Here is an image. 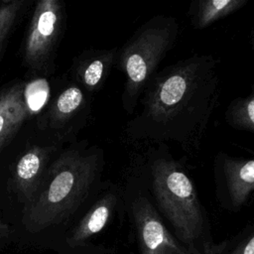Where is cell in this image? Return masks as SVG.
Returning <instances> with one entry per match:
<instances>
[{"mask_svg":"<svg viewBox=\"0 0 254 254\" xmlns=\"http://www.w3.org/2000/svg\"><path fill=\"white\" fill-rule=\"evenodd\" d=\"M220 59L192 55L158 70L140 97L141 111L127 121L132 142H176L195 153L220 100Z\"/></svg>","mask_w":254,"mask_h":254,"instance_id":"1","label":"cell"},{"mask_svg":"<svg viewBox=\"0 0 254 254\" xmlns=\"http://www.w3.org/2000/svg\"><path fill=\"white\" fill-rule=\"evenodd\" d=\"M160 211L172 224L179 240L189 249L215 251L204 242L205 222L194 186L166 143H149L143 155Z\"/></svg>","mask_w":254,"mask_h":254,"instance_id":"2","label":"cell"},{"mask_svg":"<svg viewBox=\"0 0 254 254\" xmlns=\"http://www.w3.org/2000/svg\"><path fill=\"white\" fill-rule=\"evenodd\" d=\"M100 163L101 154L96 148L63 153L52 164L41 192L26 204V228L37 232L68 218L87 196Z\"/></svg>","mask_w":254,"mask_h":254,"instance_id":"3","label":"cell"},{"mask_svg":"<svg viewBox=\"0 0 254 254\" xmlns=\"http://www.w3.org/2000/svg\"><path fill=\"white\" fill-rule=\"evenodd\" d=\"M180 36L176 17L157 14L140 25L119 48L116 67L124 75L123 110L134 114L145 86Z\"/></svg>","mask_w":254,"mask_h":254,"instance_id":"4","label":"cell"},{"mask_svg":"<svg viewBox=\"0 0 254 254\" xmlns=\"http://www.w3.org/2000/svg\"><path fill=\"white\" fill-rule=\"evenodd\" d=\"M62 19L61 0H37L24 48V62L30 68L40 70L47 64Z\"/></svg>","mask_w":254,"mask_h":254,"instance_id":"5","label":"cell"},{"mask_svg":"<svg viewBox=\"0 0 254 254\" xmlns=\"http://www.w3.org/2000/svg\"><path fill=\"white\" fill-rule=\"evenodd\" d=\"M132 214L141 254H185L181 245L170 233L152 203L138 197L132 203Z\"/></svg>","mask_w":254,"mask_h":254,"instance_id":"6","label":"cell"},{"mask_svg":"<svg viewBox=\"0 0 254 254\" xmlns=\"http://www.w3.org/2000/svg\"><path fill=\"white\" fill-rule=\"evenodd\" d=\"M215 166L222 174L232 205L240 207L254 192V156L240 158L221 153L216 156Z\"/></svg>","mask_w":254,"mask_h":254,"instance_id":"7","label":"cell"},{"mask_svg":"<svg viewBox=\"0 0 254 254\" xmlns=\"http://www.w3.org/2000/svg\"><path fill=\"white\" fill-rule=\"evenodd\" d=\"M48 158L47 149L34 146L27 150L16 164L13 173V185L19 197L26 204L37 193Z\"/></svg>","mask_w":254,"mask_h":254,"instance_id":"8","label":"cell"},{"mask_svg":"<svg viewBox=\"0 0 254 254\" xmlns=\"http://www.w3.org/2000/svg\"><path fill=\"white\" fill-rule=\"evenodd\" d=\"M29 114V103L20 83L0 93V151L16 134Z\"/></svg>","mask_w":254,"mask_h":254,"instance_id":"9","label":"cell"},{"mask_svg":"<svg viewBox=\"0 0 254 254\" xmlns=\"http://www.w3.org/2000/svg\"><path fill=\"white\" fill-rule=\"evenodd\" d=\"M119 48L88 52L77 66V77L89 92L97 91L106 81L116 64Z\"/></svg>","mask_w":254,"mask_h":254,"instance_id":"10","label":"cell"},{"mask_svg":"<svg viewBox=\"0 0 254 254\" xmlns=\"http://www.w3.org/2000/svg\"><path fill=\"white\" fill-rule=\"evenodd\" d=\"M115 203L116 196L113 193L105 194L98 199L68 236V245L72 248L79 246L91 236L100 232L108 223Z\"/></svg>","mask_w":254,"mask_h":254,"instance_id":"11","label":"cell"},{"mask_svg":"<svg viewBox=\"0 0 254 254\" xmlns=\"http://www.w3.org/2000/svg\"><path fill=\"white\" fill-rule=\"evenodd\" d=\"M248 0H190L187 15L194 30H203L241 9Z\"/></svg>","mask_w":254,"mask_h":254,"instance_id":"12","label":"cell"},{"mask_svg":"<svg viewBox=\"0 0 254 254\" xmlns=\"http://www.w3.org/2000/svg\"><path fill=\"white\" fill-rule=\"evenodd\" d=\"M87 106V99L83 90L71 85L63 90L50 111V122L52 126L58 127L71 119L76 114L84 111Z\"/></svg>","mask_w":254,"mask_h":254,"instance_id":"13","label":"cell"},{"mask_svg":"<svg viewBox=\"0 0 254 254\" xmlns=\"http://www.w3.org/2000/svg\"><path fill=\"white\" fill-rule=\"evenodd\" d=\"M224 119L229 127L254 134V83L246 96L235 97L229 102Z\"/></svg>","mask_w":254,"mask_h":254,"instance_id":"14","label":"cell"},{"mask_svg":"<svg viewBox=\"0 0 254 254\" xmlns=\"http://www.w3.org/2000/svg\"><path fill=\"white\" fill-rule=\"evenodd\" d=\"M23 0H18L9 4L0 5V51L16 17L21 9Z\"/></svg>","mask_w":254,"mask_h":254,"instance_id":"15","label":"cell"},{"mask_svg":"<svg viewBox=\"0 0 254 254\" xmlns=\"http://www.w3.org/2000/svg\"><path fill=\"white\" fill-rule=\"evenodd\" d=\"M227 254H254V230L248 236L243 238Z\"/></svg>","mask_w":254,"mask_h":254,"instance_id":"16","label":"cell"},{"mask_svg":"<svg viewBox=\"0 0 254 254\" xmlns=\"http://www.w3.org/2000/svg\"><path fill=\"white\" fill-rule=\"evenodd\" d=\"M9 234V226L4 223L0 216V238L6 237Z\"/></svg>","mask_w":254,"mask_h":254,"instance_id":"17","label":"cell"},{"mask_svg":"<svg viewBox=\"0 0 254 254\" xmlns=\"http://www.w3.org/2000/svg\"><path fill=\"white\" fill-rule=\"evenodd\" d=\"M217 251H213V252H203V251H199L196 249H187L185 254H216Z\"/></svg>","mask_w":254,"mask_h":254,"instance_id":"18","label":"cell"},{"mask_svg":"<svg viewBox=\"0 0 254 254\" xmlns=\"http://www.w3.org/2000/svg\"><path fill=\"white\" fill-rule=\"evenodd\" d=\"M249 45H250L251 50L254 52V27L252 28V30L250 31V34H249Z\"/></svg>","mask_w":254,"mask_h":254,"instance_id":"19","label":"cell"},{"mask_svg":"<svg viewBox=\"0 0 254 254\" xmlns=\"http://www.w3.org/2000/svg\"><path fill=\"white\" fill-rule=\"evenodd\" d=\"M15 1H18V0H0V5L9 4V3H12V2H15Z\"/></svg>","mask_w":254,"mask_h":254,"instance_id":"20","label":"cell"}]
</instances>
